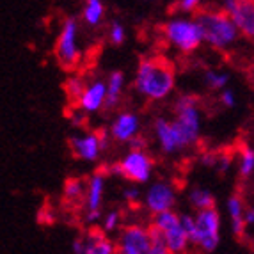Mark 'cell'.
Wrapping results in <instances>:
<instances>
[{"label": "cell", "instance_id": "14", "mask_svg": "<svg viewBox=\"0 0 254 254\" xmlns=\"http://www.w3.org/2000/svg\"><path fill=\"white\" fill-rule=\"evenodd\" d=\"M107 100V84L103 82H93L89 87H85L84 94L78 100V105L85 112H96L105 105Z\"/></svg>", "mask_w": 254, "mask_h": 254}, {"label": "cell", "instance_id": "11", "mask_svg": "<svg viewBox=\"0 0 254 254\" xmlns=\"http://www.w3.org/2000/svg\"><path fill=\"white\" fill-rule=\"evenodd\" d=\"M176 203V195H174L173 187L169 183L158 182L151 187L146 194V206L151 210L153 213L164 212V210H171Z\"/></svg>", "mask_w": 254, "mask_h": 254}, {"label": "cell", "instance_id": "31", "mask_svg": "<svg viewBox=\"0 0 254 254\" xmlns=\"http://www.w3.org/2000/svg\"><path fill=\"white\" fill-rule=\"evenodd\" d=\"M128 146H130V149H144L146 146H148V140L144 139V137H131L130 140H128Z\"/></svg>", "mask_w": 254, "mask_h": 254}, {"label": "cell", "instance_id": "5", "mask_svg": "<svg viewBox=\"0 0 254 254\" xmlns=\"http://www.w3.org/2000/svg\"><path fill=\"white\" fill-rule=\"evenodd\" d=\"M153 224H157L158 228L164 229L165 238H167V246H169V253H185L190 240H189V235H187L185 228L182 224V217L176 212H173V208L155 213Z\"/></svg>", "mask_w": 254, "mask_h": 254}, {"label": "cell", "instance_id": "37", "mask_svg": "<svg viewBox=\"0 0 254 254\" xmlns=\"http://www.w3.org/2000/svg\"><path fill=\"white\" fill-rule=\"evenodd\" d=\"M244 219H246L247 226L254 224V208H247V210H246V215H244Z\"/></svg>", "mask_w": 254, "mask_h": 254}, {"label": "cell", "instance_id": "3", "mask_svg": "<svg viewBox=\"0 0 254 254\" xmlns=\"http://www.w3.org/2000/svg\"><path fill=\"white\" fill-rule=\"evenodd\" d=\"M174 109H176V121H173V128L178 146L180 149L189 148L190 144H194L199 135L201 119L199 110H197V98L183 94L178 98Z\"/></svg>", "mask_w": 254, "mask_h": 254}, {"label": "cell", "instance_id": "10", "mask_svg": "<svg viewBox=\"0 0 254 254\" xmlns=\"http://www.w3.org/2000/svg\"><path fill=\"white\" fill-rule=\"evenodd\" d=\"M222 9L231 14L242 36L254 38V0H222Z\"/></svg>", "mask_w": 254, "mask_h": 254}, {"label": "cell", "instance_id": "2", "mask_svg": "<svg viewBox=\"0 0 254 254\" xmlns=\"http://www.w3.org/2000/svg\"><path fill=\"white\" fill-rule=\"evenodd\" d=\"M195 20L203 29L204 41L208 45H212L213 48H226L237 39L238 36V27L231 14L226 13L224 9L219 11H210V9H203L195 13Z\"/></svg>", "mask_w": 254, "mask_h": 254}, {"label": "cell", "instance_id": "28", "mask_svg": "<svg viewBox=\"0 0 254 254\" xmlns=\"http://www.w3.org/2000/svg\"><path fill=\"white\" fill-rule=\"evenodd\" d=\"M118 224H119V213L118 212H110L109 215L105 217V224H103V229H105L107 233H112V231H116Z\"/></svg>", "mask_w": 254, "mask_h": 254}, {"label": "cell", "instance_id": "34", "mask_svg": "<svg viewBox=\"0 0 254 254\" xmlns=\"http://www.w3.org/2000/svg\"><path fill=\"white\" fill-rule=\"evenodd\" d=\"M217 158H219V155L217 153H204L203 157H201V162H203L204 165H212V167H215L217 164Z\"/></svg>", "mask_w": 254, "mask_h": 254}, {"label": "cell", "instance_id": "8", "mask_svg": "<svg viewBox=\"0 0 254 254\" xmlns=\"http://www.w3.org/2000/svg\"><path fill=\"white\" fill-rule=\"evenodd\" d=\"M121 176L133 183H146L151 176L153 160L144 149H130L127 157L119 162Z\"/></svg>", "mask_w": 254, "mask_h": 254}, {"label": "cell", "instance_id": "1", "mask_svg": "<svg viewBox=\"0 0 254 254\" xmlns=\"http://www.w3.org/2000/svg\"><path fill=\"white\" fill-rule=\"evenodd\" d=\"M135 89L151 102L164 100L174 89V66L165 57H144L137 68Z\"/></svg>", "mask_w": 254, "mask_h": 254}, {"label": "cell", "instance_id": "21", "mask_svg": "<svg viewBox=\"0 0 254 254\" xmlns=\"http://www.w3.org/2000/svg\"><path fill=\"white\" fill-rule=\"evenodd\" d=\"M84 195V182L80 178H68L64 183V197L68 201H78Z\"/></svg>", "mask_w": 254, "mask_h": 254}, {"label": "cell", "instance_id": "16", "mask_svg": "<svg viewBox=\"0 0 254 254\" xmlns=\"http://www.w3.org/2000/svg\"><path fill=\"white\" fill-rule=\"evenodd\" d=\"M103 187H105V176L103 173H94V176L91 178L89 187H87V210H100L103 197Z\"/></svg>", "mask_w": 254, "mask_h": 254}, {"label": "cell", "instance_id": "6", "mask_svg": "<svg viewBox=\"0 0 254 254\" xmlns=\"http://www.w3.org/2000/svg\"><path fill=\"white\" fill-rule=\"evenodd\" d=\"M195 224H197V237L195 244L204 253H212L217 249L220 242V215L215 208H204L199 210L195 215Z\"/></svg>", "mask_w": 254, "mask_h": 254}, {"label": "cell", "instance_id": "36", "mask_svg": "<svg viewBox=\"0 0 254 254\" xmlns=\"http://www.w3.org/2000/svg\"><path fill=\"white\" fill-rule=\"evenodd\" d=\"M100 217H102L100 210H87V217H85V220H87V222H94V220H98Z\"/></svg>", "mask_w": 254, "mask_h": 254}, {"label": "cell", "instance_id": "25", "mask_svg": "<svg viewBox=\"0 0 254 254\" xmlns=\"http://www.w3.org/2000/svg\"><path fill=\"white\" fill-rule=\"evenodd\" d=\"M228 212L231 220H238V219H244L246 212H244V201L238 194L231 195L228 199Z\"/></svg>", "mask_w": 254, "mask_h": 254}, {"label": "cell", "instance_id": "33", "mask_svg": "<svg viewBox=\"0 0 254 254\" xmlns=\"http://www.w3.org/2000/svg\"><path fill=\"white\" fill-rule=\"evenodd\" d=\"M125 199L128 201V203H137V199H139V189H125Z\"/></svg>", "mask_w": 254, "mask_h": 254}, {"label": "cell", "instance_id": "19", "mask_svg": "<svg viewBox=\"0 0 254 254\" xmlns=\"http://www.w3.org/2000/svg\"><path fill=\"white\" fill-rule=\"evenodd\" d=\"M149 237H151V254H167L169 246H167V238H165L164 229L158 228L157 224L149 226Z\"/></svg>", "mask_w": 254, "mask_h": 254}, {"label": "cell", "instance_id": "7", "mask_svg": "<svg viewBox=\"0 0 254 254\" xmlns=\"http://www.w3.org/2000/svg\"><path fill=\"white\" fill-rule=\"evenodd\" d=\"M76 30H78L76 21L73 18H68L63 23L59 39L55 45V57L66 71L75 69L78 66V61H80V52L76 47Z\"/></svg>", "mask_w": 254, "mask_h": 254}, {"label": "cell", "instance_id": "20", "mask_svg": "<svg viewBox=\"0 0 254 254\" xmlns=\"http://www.w3.org/2000/svg\"><path fill=\"white\" fill-rule=\"evenodd\" d=\"M189 201L194 208L197 210H204V208H213L215 206V197L204 189H194L189 195Z\"/></svg>", "mask_w": 254, "mask_h": 254}, {"label": "cell", "instance_id": "23", "mask_svg": "<svg viewBox=\"0 0 254 254\" xmlns=\"http://www.w3.org/2000/svg\"><path fill=\"white\" fill-rule=\"evenodd\" d=\"M254 173V149L244 148L240 157V176L242 178H249Z\"/></svg>", "mask_w": 254, "mask_h": 254}, {"label": "cell", "instance_id": "17", "mask_svg": "<svg viewBox=\"0 0 254 254\" xmlns=\"http://www.w3.org/2000/svg\"><path fill=\"white\" fill-rule=\"evenodd\" d=\"M125 84V75L121 71H114L110 75L109 82H107V100H105V109H114L121 100V89Z\"/></svg>", "mask_w": 254, "mask_h": 254}, {"label": "cell", "instance_id": "27", "mask_svg": "<svg viewBox=\"0 0 254 254\" xmlns=\"http://www.w3.org/2000/svg\"><path fill=\"white\" fill-rule=\"evenodd\" d=\"M118 244H114V242H110L109 238H103L98 246L93 247V251H91V254H112V253H118Z\"/></svg>", "mask_w": 254, "mask_h": 254}, {"label": "cell", "instance_id": "9", "mask_svg": "<svg viewBox=\"0 0 254 254\" xmlns=\"http://www.w3.org/2000/svg\"><path fill=\"white\" fill-rule=\"evenodd\" d=\"M118 253L121 254H151L149 229L142 226H125L118 240Z\"/></svg>", "mask_w": 254, "mask_h": 254}, {"label": "cell", "instance_id": "12", "mask_svg": "<svg viewBox=\"0 0 254 254\" xmlns=\"http://www.w3.org/2000/svg\"><path fill=\"white\" fill-rule=\"evenodd\" d=\"M69 148H71L73 155L82 160H96L100 151H102V144L98 139V133H87L84 137H71L69 139Z\"/></svg>", "mask_w": 254, "mask_h": 254}, {"label": "cell", "instance_id": "18", "mask_svg": "<svg viewBox=\"0 0 254 254\" xmlns=\"http://www.w3.org/2000/svg\"><path fill=\"white\" fill-rule=\"evenodd\" d=\"M103 14H105V7H103L102 0H85L84 7V21L87 25L96 27L102 21Z\"/></svg>", "mask_w": 254, "mask_h": 254}, {"label": "cell", "instance_id": "35", "mask_svg": "<svg viewBox=\"0 0 254 254\" xmlns=\"http://www.w3.org/2000/svg\"><path fill=\"white\" fill-rule=\"evenodd\" d=\"M73 253H76V254L85 253V237H78L73 242Z\"/></svg>", "mask_w": 254, "mask_h": 254}, {"label": "cell", "instance_id": "13", "mask_svg": "<svg viewBox=\"0 0 254 254\" xmlns=\"http://www.w3.org/2000/svg\"><path fill=\"white\" fill-rule=\"evenodd\" d=\"M137 131H139V118L131 112L119 114L118 119L110 127V135L118 142H128L131 137L137 135Z\"/></svg>", "mask_w": 254, "mask_h": 254}, {"label": "cell", "instance_id": "30", "mask_svg": "<svg viewBox=\"0 0 254 254\" xmlns=\"http://www.w3.org/2000/svg\"><path fill=\"white\" fill-rule=\"evenodd\" d=\"M199 4H201V0H180V9L190 13V11H197Z\"/></svg>", "mask_w": 254, "mask_h": 254}, {"label": "cell", "instance_id": "15", "mask_svg": "<svg viewBox=\"0 0 254 254\" xmlns=\"http://www.w3.org/2000/svg\"><path fill=\"white\" fill-rule=\"evenodd\" d=\"M155 133H157L158 142H160L162 149H164L165 153H174L176 149H180L173 123L165 121V119H157V121H155Z\"/></svg>", "mask_w": 254, "mask_h": 254}, {"label": "cell", "instance_id": "29", "mask_svg": "<svg viewBox=\"0 0 254 254\" xmlns=\"http://www.w3.org/2000/svg\"><path fill=\"white\" fill-rule=\"evenodd\" d=\"M229 164H231V157H229V155H219L215 167L219 173H226V171L229 169Z\"/></svg>", "mask_w": 254, "mask_h": 254}, {"label": "cell", "instance_id": "26", "mask_svg": "<svg viewBox=\"0 0 254 254\" xmlns=\"http://www.w3.org/2000/svg\"><path fill=\"white\" fill-rule=\"evenodd\" d=\"M125 39H127V32H125V27L119 23V21H114L112 25H110V41L112 45L119 47V45H123Z\"/></svg>", "mask_w": 254, "mask_h": 254}, {"label": "cell", "instance_id": "32", "mask_svg": "<svg viewBox=\"0 0 254 254\" xmlns=\"http://www.w3.org/2000/svg\"><path fill=\"white\" fill-rule=\"evenodd\" d=\"M220 102H222V105L226 107H235V93L233 91H222V94H220Z\"/></svg>", "mask_w": 254, "mask_h": 254}, {"label": "cell", "instance_id": "4", "mask_svg": "<svg viewBox=\"0 0 254 254\" xmlns=\"http://www.w3.org/2000/svg\"><path fill=\"white\" fill-rule=\"evenodd\" d=\"M164 34L167 41L183 54H190L201 47L204 34L197 20H173L164 25Z\"/></svg>", "mask_w": 254, "mask_h": 254}, {"label": "cell", "instance_id": "24", "mask_svg": "<svg viewBox=\"0 0 254 254\" xmlns=\"http://www.w3.org/2000/svg\"><path fill=\"white\" fill-rule=\"evenodd\" d=\"M229 76L222 71H215V69H210V71L204 73V82L210 89H222L226 84H228Z\"/></svg>", "mask_w": 254, "mask_h": 254}, {"label": "cell", "instance_id": "22", "mask_svg": "<svg viewBox=\"0 0 254 254\" xmlns=\"http://www.w3.org/2000/svg\"><path fill=\"white\" fill-rule=\"evenodd\" d=\"M64 91H66V96H68L71 102L78 103V100H80V96L85 91L84 82H82L80 76H68V80L64 84Z\"/></svg>", "mask_w": 254, "mask_h": 254}]
</instances>
